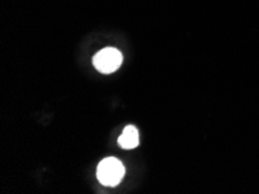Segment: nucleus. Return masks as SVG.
I'll list each match as a JSON object with an SVG mask.
<instances>
[{
    "label": "nucleus",
    "mask_w": 259,
    "mask_h": 194,
    "mask_svg": "<svg viewBox=\"0 0 259 194\" xmlns=\"http://www.w3.org/2000/svg\"><path fill=\"white\" fill-rule=\"evenodd\" d=\"M122 55L115 48H105L96 54L93 64L98 71L103 73H112L120 68Z\"/></svg>",
    "instance_id": "obj_2"
},
{
    "label": "nucleus",
    "mask_w": 259,
    "mask_h": 194,
    "mask_svg": "<svg viewBox=\"0 0 259 194\" xmlns=\"http://www.w3.org/2000/svg\"><path fill=\"white\" fill-rule=\"evenodd\" d=\"M139 130L134 126L124 127L122 134L119 137V144L123 149H134L139 145Z\"/></svg>",
    "instance_id": "obj_3"
},
{
    "label": "nucleus",
    "mask_w": 259,
    "mask_h": 194,
    "mask_svg": "<svg viewBox=\"0 0 259 194\" xmlns=\"http://www.w3.org/2000/svg\"><path fill=\"white\" fill-rule=\"evenodd\" d=\"M124 176V166L115 157H107L97 169L98 180L105 186H116Z\"/></svg>",
    "instance_id": "obj_1"
}]
</instances>
